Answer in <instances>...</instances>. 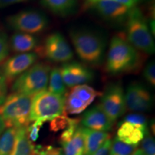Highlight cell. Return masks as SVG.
I'll list each match as a JSON object with an SVG mask.
<instances>
[{
	"instance_id": "cell-16",
	"label": "cell",
	"mask_w": 155,
	"mask_h": 155,
	"mask_svg": "<svg viewBox=\"0 0 155 155\" xmlns=\"http://www.w3.org/2000/svg\"><path fill=\"white\" fill-rule=\"evenodd\" d=\"M84 137V154L83 155H92L99 150L111 138V134L106 131H99L82 127Z\"/></svg>"
},
{
	"instance_id": "cell-35",
	"label": "cell",
	"mask_w": 155,
	"mask_h": 155,
	"mask_svg": "<svg viewBox=\"0 0 155 155\" xmlns=\"http://www.w3.org/2000/svg\"><path fill=\"white\" fill-rule=\"evenodd\" d=\"M115 1L126 6L128 8L131 9L133 7H135L140 0H115Z\"/></svg>"
},
{
	"instance_id": "cell-21",
	"label": "cell",
	"mask_w": 155,
	"mask_h": 155,
	"mask_svg": "<svg viewBox=\"0 0 155 155\" xmlns=\"http://www.w3.org/2000/svg\"><path fill=\"white\" fill-rule=\"evenodd\" d=\"M48 91L54 94L65 96L66 94V86L64 83L60 68H53L51 69L48 81Z\"/></svg>"
},
{
	"instance_id": "cell-6",
	"label": "cell",
	"mask_w": 155,
	"mask_h": 155,
	"mask_svg": "<svg viewBox=\"0 0 155 155\" xmlns=\"http://www.w3.org/2000/svg\"><path fill=\"white\" fill-rule=\"evenodd\" d=\"M65 113V96L43 91L32 97L30 121H51Z\"/></svg>"
},
{
	"instance_id": "cell-2",
	"label": "cell",
	"mask_w": 155,
	"mask_h": 155,
	"mask_svg": "<svg viewBox=\"0 0 155 155\" xmlns=\"http://www.w3.org/2000/svg\"><path fill=\"white\" fill-rule=\"evenodd\" d=\"M69 35L81 61L92 66H98L103 63L107 43L104 35L88 28H72Z\"/></svg>"
},
{
	"instance_id": "cell-13",
	"label": "cell",
	"mask_w": 155,
	"mask_h": 155,
	"mask_svg": "<svg viewBox=\"0 0 155 155\" xmlns=\"http://www.w3.org/2000/svg\"><path fill=\"white\" fill-rule=\"evenodd\" d=\"M61 71L65 86L69 88L86 84L94 79V71L77 62L63 64L61 68Z\"/></svg>"
},
{
	"instance_id": "cell-17",
	"label": "cell",
	"mask_w": 155,
	"mask_h": 155,
	"mask_svg": "<svg viewBox=\"0 0 155 155\" xmlns=\"http://www.w3.org/2000/svg\"><path fill=\"white\" fill-rule=\"evenodd\" d=\"M9 47L15 53H30L34 49H38V40L33 35L16 32L11 37Z\"/></svg>"
},
{
	"instance_id": "cell-24",
	"label": "cell",
	"mask_w": 155,
	"mask_h": 155,
	"mask_svg": "<svg viewBox=\"0 0 155 155\" xmlns=\"http://www.w3.org/2000/svg\"><path fill=\"white\" fill-rule=\"evenodd\" d=\"M88 106L73 93L65 95V111L69 114H78L84 111Z\"/></svg>"
},
{
	"instance_id": "cell-8",
	"label": "cell",
	"mask_w": 155,
	"mask_h": 155,
	"mask_svg": "<svg viewBox=\"0 0 155 155\" xmlns=\"http://www.w3.org/2000/svg\"><path fill=\"white\" fill-rule=\"evenodd\" d=\"M84 9L94 12L101 18L115 25H125L130 10L115 0H86Z\"/></svg>"
},
{
	"instance_id": "cell-3",
	"label": "cell",
	"mask_w": 155,
	"mask_h": 155,
	"mask_svg": "<svg viewBox=\"0 0 155 155\" xmlns=\"http://www.w3.org/2000/svg\"><path fill=\"white\" fill-rule=\"evenodd\" d=\"M126 38L136 49L146 54L154 53L155 45L147 18L137 7L129 10L125 23Z\"/></svg>"
},
{
	"instance_id": "cell-7",
	"label": "cell",
	"mask_w": 155,
	"mask_h": 155,
	"mask_svg": "<svg viewBox=\"0 0 155 155\" xmlns=\"http://www.w3.org/2000/svg\"><path fill=\"white\" fill-rule=\"evenodd\" d=\"M9 26L18 32L36 34L45 30L49 25V19L41 11L28 9L11 15L7 19Z\"/></svg>"
},
{
	"instance_id": "cell-5",
	"label": "cell",
	"mask_w": 155,
	"mask_h": 155,
	"mask_svg": "<svg viewBox=\"0 0 155 155\" xmlns=\"http://www.w3.org/2000/svg\"><path fill=\"white\" fill-rule=\"evenodd\" d=\"M50 71L51 68L47 63H35L15 79L12 86V91L33 97L47 89Z\"/></svg>"
},
{
	"instance_id": "cell-29",
	"label": "cell",
	"mask_w": 155,
	"mask_h": 155,
	"mask_svg": "<svg viewBox=\"0 0 155 155\" xmlns=\"http://www.w3.org/2000/svg\"><path fill=\"white\" fill-rule=\"evenodd\" d=\"M62 115L57 116L51 120L50 123V130L53 131H58L61 129H65L68 126L71 119L67 117L65 115Z\"/></svg>"
},
{
	"instance_id": "cell-11",
	"label": "cell",
	"mask_w": 155,
	"mask_h": 155,
	"mask_svg": "<svg viewBox=\"0 0 155 155\" xmlns=\"http://www.w3.org/2000/svg\"><path fill=\"white\" fill-rule=\"evenodd\" d=\"M124 96L127 109L129 111L146 112L152 107V95L142 83H131L127 87Z\"/></svg>"
},
{
	"instance_id": "cell-36",
	"label": "cell",
	"mask_w": 155,
	"mask_h": 155,
	"mask_svg": "<svg viewBox=\"0 0 155 155\" xmlns=\"http://www.w3.org/2000/svg\"><path fill=\"white\" fill-rule=\"evenodd\" d=\"M26 1H28V0H0V7H8V6Z\"/></svg>"
},
{
	"instance_id": "cell-14",
	"label": "cell",
	"mask_w": 155,
	"mask_h": 155,
	"mask_svg": "<svg viewBox=\"0 0 155 155\" xmlns=\"http://www.w3.org/2000/svg\"><path fill=\"white\" fill-rule=\"evenodd\" d=\"M81 123L83 127L92 130L108 131L111 130L114 122L111 121L99 105H96L85 112L81 118Z\"/></svg>"
},
{
	"instance_id": "cell-38",
	"label": "cell",
	"mask_w": 155,
	"mask_h": 155,
	"mask_svg": "<svg viewBox=\"0 0 155 155\" xmlns=\"http://www.w3.org/2000/svg\"><path fill=\"white\" fill-rule=\"evenodd\" d=\"M131 155H144V154L142 151L141 150V149H137V150H135L134 151V152L131 153Z\"/></svg>"
},
{
	"instance_id": "cell-31",
	"label": "cell",
	"mask_w": 155,
	"mask_h": 155,
	"mask_svg": "<svg viewBox=\"0 0 155 155\" xmlns=\"http://www.w3.org/2000/svg\"><path fill=\"white\" fill-rule=\"evenodd\" d=\"M9 42L7 35L0 31V64L5 61L9 55Z\"/></svg>"
},
{
	"instance_id": "cell-32",
	"label": "cell",
	"mask_w": 155,
	"mask_h": 155,
	"mask_svg": "<svg viewBox=\"0 0 155 155\" xmlns=\"http://www.w3.org/2000/svg\"><path fill=\"white\" fill-rule=\"evenodd\" d=\"M144 76L151 86H155V65L154 61H151L147 64L144 70Z\"/></svg>"
},
{
	"instance_id": "cell-12",
	"label": "cell",
	"mask_w": 155,
	"mask_h": 155,
	"mask_svg": "<svg viewBox=\"0 0 155 155\" xmlns=\"http://www.w3.org/2000/svg\"><path fill=\"white\" fill-rule=\"evenodd\" d=\"M38 57L36 52H30L20 53L7 60L1 68L7 84L11 83L32 67L36 63Z\"/></svg>"
},
{
	"instance_id": "cell-20",
	"label": "cell",
	"mask_w": 155,
	"mask_h": 155,
	"mask_svg": "<svg viewBox=\"0 0 155 155\" xmlns=\"http://www.w3.org/2000/svg\"><path fill=\"white\" fill-rule=\"evenodd\" d=\"M64 155H83L84 154V137L82 127L78 128L74 135L68 141L61 144Z\"/></svg>"
},
{
	"instance_id": "cell-1",
	"label": "cell",
	"mask_w": 155,
	"mask_h": 155,
	"mask_svg": "<svg viewBox=\"0 0 155 155\" xmlns=\"http://www.w3.org/2000/svg\"><path fill=\"white\" fill-rule=\"evenodd\" d=\"M143 63L142 56L124 35L111 39L106 62V71L111 75L136 72Z\"/></svg>"
},
{
	"instance_id": "cell-18",
	"label": "cell",
	"mask_w": 155,
	"mask_h": 155,
	"mask_svg": "<svg viewBox=\"0 0 155 155\" xmlns=\"http://www.w3.org/2000/svg\"><path fill=\"white\" fill-rule=\"evenodd\" d=\"M42 5L50 12L61 17H67L75 12L77 0H42Z\"/></svg>"
},
{
	"instance_id": "cell-33",
	"label": "cell",
	"mask_w": 155,
	"mask_h": 155,
	"mask_svg": "<svg viewBox=\"0 0 155 155\" xmlns=\"http://www.w3.org/2000/svg\"><path fill=\"white\" fill-rule=\"evenodd\" d=\"M7 83L5 75L0 69V106L5 101L7 95Z\"/></svg>"
},
{
	"instance_id": "cell-22",
	"label": "cell",
	"mask_w": 155,
	"mask_h": 155,
	"mask_svg": "<svg viewBox=\"0 0 155 155\" xmlns=\"http://www.w3.org/2000/svg\"><path fill=\"white\" fill-rule=\"evenodd\" d=\"M71 92L78 97L88 106L94 101L97 96H101L102 94V93L96 91L94 88L86 84L73 87Z\"/></svg>"
},
{
	"instance_id": "cell-26",
	"label": "cell",
	"mask_w": 155,
	"mask_h": 155,
	"mask_svg": "<svg viewBox=\"0 0 155 155\" xmlns=\"http://www.w3.org/2000/svg\"><path fill=\"white\" fill-rule=\"evenodd\" d=\"M124 121L129 122L141 129L148 131V124L146 116L141 114H131L124 118Z\"/></svg>"
},
{
	"instance_id": "cell-4",
	"label": "cell",
	"mask_w": 155,
	"mask_h": 155,
	"mask_svg": "<svg viewBox=\"0 0 155 155\" xmlns=\"http://www.w3.org/2000/svg\"><path fill=\"white\" fill-rule=\"evenodd\" d=\"M32 96L12 92L0 106V116L6 128L27 127L30 124Z\"/></svg>"
},
{
	"instance_id": "cell-37",
	"label": "cell",
	"mask_w": 155,
	"mask_h": 155,
	"mask_svg": "<svg viewBox=\"0 0 155 155\" xmlns=\"http://www.w3.org/2000/svg\"><path fill=\"white\" fill-rule=\"evenodd\" d=\"M6 129L5 122H4L3 119H2V117L0 116V135L2 134V133L5 131V129Z\"/></svg>"
},
{
	"instance_id": "cell-23",
	"label": "cell",
	"mask_w": 155,
	"mask_h": 155,
	"mask_svg": "<svg viewBox=\"0 0 155 155\" xmlns=\"http://www.w3.org/2000/svg\"><path fill=\"white\" fill-rule=\"evenodd\" d=\"M16 128H7L0 135V155H9L15 144Z\"/></svg>"
},
{
	"instance_id": "cell-30",
	"label": "cell",
	"mask_w": 155,
	"mask_h": 155,
	"mask_svg": "<svg viewBox=\"0 0 155 155\" xmlns=\"http://www.w3.org/2000/svg\"><path fill=\"white\" fill-rule=\"evenodd\" d=\"M46 121L43 120H37L34 121V123L30 126H28L27 127V131H28V137L29 140L31 142L32 141H35L38 139L39 133H40V129L42 127V125L45 123Z\"/></svg>"
},
{
	"instance_id": "cell-9",
	"label": "cell",
	"mask_w": 155,
	"mask_h": 155,
	"mask_svg": "<svg viewBox=\"0 0 155 155\" xmlns=\"http://www.w3.org/2000/svg\"><path fill=\"white\" fill-rule=\"evenodd\" d=\"M101 96L99 106L112 122L125 114L127 106L124 91L119 82L109 83Z\"/></svg>"
},
{
	"instance_id": "cell-25",
	"label": "cell",
	"mask_w": 155,
	"mask_h": 155,
	"mask_svg": "<svg viewBox=\"0 0 155 155\" xmlns=\"http://www.w3.org/2000/svg\"><path fill=\"white\" fill-rule=\"evenodd\" d=\"M136 147L125 144L115 138L112 141L108 155H131Z\"/></svg>"
},
{
	"instance_id": "cell-34",
	"label": "cell",
	"mask_w": 155,
	"mask_h": 155,
	"mask_svg": "<svg viewBox=\"0 0 155 155\" xmlns=\"http://www.w3.org/2000/svg\"><path fill=\"white\" fill-rule=\"evenodd\" d=\"M112 144V140L111 139H108V140L106 141V142L103 144V146L99 148V150L96 151L94 154L92 155H108L109 153L110 149H111Z\"/></svg>"
},
{
	"instance_id": "cell-19",
	"label": "cell",
	"mask_w": 155,
	"mask_h": 155,
	"mask_svg": "<svg viewBox=\"0 0 155 155\" xmlns=\"http://www.w3.org/2000/svg\"><path fill=\"white\" fill-rule=\"evenodd\" d=\"M27 127L17 129L15 144L9 155H33L34 146L28 139Z\"/></svg>"
},
{
	"instance_id": "cell-28",
	"label": "cell",
	"mask_w": 155,
	"mask_h": 155,
	"mask_svg": "<svg viewBox=\"0 0 155 155\" xmlns=\"http://www.w3.org/2000/svg\"><path fill=\"white\" fill-rule=\"evenodd\" d=\"M141 150L144 155H155V141L154 137L147 134L141 141Z\"/></svg>"
},
{
	"instance_id": "cell-27",
	"label": "cell",
	"mask_w": 155,
	"mask_h": 155,
	"mask_svg": "<svg viewBox=\"0 0 155 155\" xmlns=\"http://www.w3.org/2000/svg\"><path fill=\"white\" fill-rule=\"evenodd\" d=\"M33 155H64L62 149L53 146H38L33 147Z\"/></svg>"
},
{
	"instance_id": "cell-15",
	"label": "cell",
	"mask_w": 155,
	"mask_h": 155,
	"mask_svg": "<svg viewBox=\"0 0 155 155\" xmlns=\"http://www.w3.org/2000/svg\"><path fill=\"white\" fill-rule=\"evenodd\" d=\"M148 133V131L123 120L119 123L116 138L125 144L137 147Z\"/></svg>"
},
{
	"instance_id": "cell-10",
	"label": "cell",
	"mask_w": 155,
	"mask_h": 155,
	"mask_svg": "<svg viewBox=\"0 0 155 155\" xmlns=\"http://www.w3.org/2000/svg\"><path fill=\"white\" fill-rule=\"evenodd\" d=\"M38 55H43L55 63H68L73 58V50L64 36L60 32H53L46 38L44 45L38 48Z\"/></svg>"
}]
</instances>
